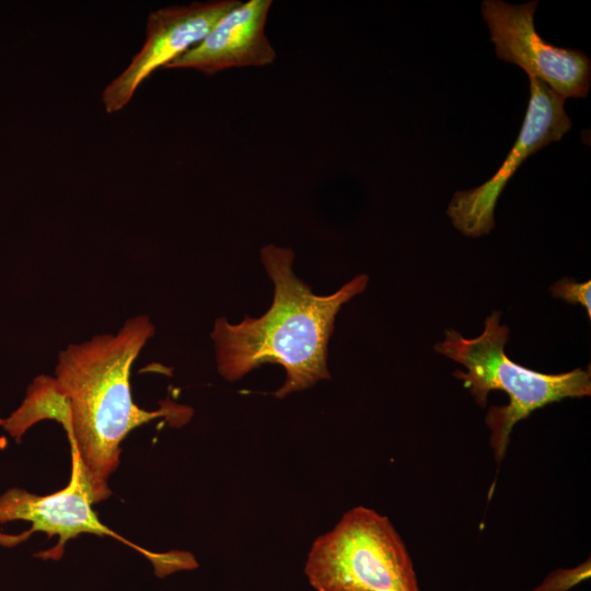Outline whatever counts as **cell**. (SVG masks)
<instances>
[{"label":"cell","mask_w":591,"mask_h":591,"mask_svg":"<svg viewBox=\"0 0 591 591\" xmlns=\"http://www.w3.org/2000/svg\"><path fill=\"white\" fill-rule=\"evenodd\" d=\"M262 263L274 283V301L260 317L246 316L239 324L217 318L210 334L217 369L229 382L265 363L280 364L286 372L275 396L309 389L329 379L327 347L341 305L361 293L368 276L360 275L328 296H317L292 270L291 248L268 244Z\"/></svg>","instance_id":"obj_1"},{"label":"cell","mask_w":591,"mask_h":591,"mask_svg":"<svg viewBox=\"0 0 591 591\" xmlns=\"http://www.w3.org/2000/svg\"><path fill=\"white\" fill-rule=\"evenodd\" d=\"M154 326L147 315L128 318L116 334H102L69 345L58 355L55 380L70 405L69 444L78 451L96 502L109 498V476L120 462L124 439L159 417L184 418L188 407H139L132 399L130 372Z\"/></svg>","instance_id":"obj_2"},{"label":"cell","mask_w":591,"mask_h":591,"mask_svg":"<svg viewBox=\"0 0 591 591\" xmlns=\"http://www.w3.org/2000/svg\"><path fill=\"white\" fill-rule=\"evenodd\" d=\"M500 312H493L485 321L483 333L465 338L454 329L445 331V339L436 345L439 354L463 364L467 371L456 370L476 402L485 407L490 391H503L509 404L491 407L486 422L491 430L490 444L497 462L505 456L513 426L534 410L566 397L591 394L590 371L577 368L565 373H542L513 362L505 352L509 328L499 324Z\"/></svg>","instance_id":"obj_3"},{"label":"cell","mask_w":591,"mask_h":591,"mask_svg":"<svg viewBox=\"0 0 591 591\" xmlns=\"http://www.w3.org/2000/svg\"><path fill=\"white\" fill-rule=\"evenodd\" d=\"M304 573L316 591H420L412 558L391 521L362 506L314 541Z\"/></svg>","instance_id":"obj_4"},{"label":"cell","mask_w":591,"mask_h":591,"mask_svg":"<svg viewBox=\"0 0 591 591\" xmlns=\"http://www.w3.org/2000/svg\"><path fill=\"white\" fill-rule=\"evenodd\" d=\"M70 445L71 473L68 485L49 495H35L23 488H10L0 495V523L26 521L31 529L20 534L0 532V545L13 547L26 542L35 532L45 533L48 538L58 537V542L49 549L34 556L43 560H59L67 543L81 534L111 536L130 546L146 556L163 577L181 569L197 566L188 553L171 552L165 554L149 552L123 537L101 522L93 505L97 503L88 474L73 444Z\"/></svg>","instance_id":"obj_5"},{"label":"cell","mask_w":591,"mask_h":591,"mask_svg":"<svg viewBox=\"0 0 591 591\" xmlns=\"http://www.w3.org/2000/svg\"><path fill=\"white\" fill-rule=\"evenodd\" d=\"M537 1L511 4L482 2V15L500 60L522 68L564 97H586L591 84V60L581 50L557 47L536 31Z\"/></svg>","instance_id":"obj_6"},{"label":"cell","mask_w":591,"mask_h":591,"mask_svg":"<svg viewBox=\"0 0 591 591\" xmlns=\"http://www.w3.org/2000/svg\"><path fill=\"white\" fill-rule=\"evenodd\" d=\"M530 100L520 134L497 172L480 186L455 192L447 215L455 229L472 237L495 227L494 211L506 184L520 165L540 149L558 141L571 128L565 99L544 82L529 77Z\"/></svg>","instance_id":"obj_7"},{"label":"cell","mask_w":591,"mask_h":591,"mask_svg":"<svg viewBox=\"0 0 591 591\" xmlns=\"http://www.w3.org/2000/svg\"><path fill=\"white\" fill-rule=\"evenodd\" d=\"M239 3L236 0H213L152 11L147 19L143 45L102 92L106 113L121 111L153 72L165 69L201 42L216 22Z\"/></svg>","instance_id":"obj_8"},{"label":"cell","mask_w":591,"mask_h":591,"mask_svg":"<svg viewBox=\"0 0 591 591\" xmlns=\"http://www.w3.org/2000/svg\"><path fill=\"white\" fill-rule=\"evenodd\" d=\"M271 0L240 2L222 15L197 45L165 69H194L206 76L230 68L265 67L276 51L265 35Z\"/></svg>","instance_id":"obj_9"},{"label":"cell","mask_w":591,"mask_h":591,"mask_svg":"<svg viewBox=\"0 0 591 591\" xmlns=\"http://www.w3.org/2000/svg\"><path fill=\"white\" fill-rule=\"evenodd\" d=\"M51 419L59 422L66 433L71 427L70 405L55 376L40 374L28 385L22 404L3 419L2 428L18 442L33 425Z\"/></svg>","instance_id":"obj_10"},{"label":"cell","mask_w":591,"mask_h":591,"mask_svg":"<svg viewBox=\"0 0 591 591\" xmlns=\"http://www.w3.org/2000/svg\"><path fill=\"white\" fill-rule=\"evenodd\" d=\"M555 298H560L570 304H581L591 317V282H577L575 279L563 278L551 288Z\"/></svg>","instance_id":"obj_11"},{"label":"cell","mask_w":591,"mask_h":591,"mask_svg":"<svg viewBox=\"0 0 591 591\" xmlns=\"http://www.w3.org/2000/svg\"><path fill=\"white\" fill-rule=\"evenodd\" d=\"M590 577V563L573 569H559L552 572L538 587L531 591H567Z\"/></svg>","instance_id":"obj_12"},{"label":"cell","mask_w":591,"mask_h":591,"mask_svg":"<svg viewBox=\"0 0 591 591\" xmlns=\"http://www.w3.org/2000/svg\"><path fill=\"white\" fill-rule=\"evenodd\" d=\"M2 421H3V419H2V418H0V426L2 425Z\"/></svg>","instance_id":"obj_13"}]
</instances>
